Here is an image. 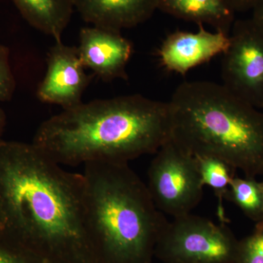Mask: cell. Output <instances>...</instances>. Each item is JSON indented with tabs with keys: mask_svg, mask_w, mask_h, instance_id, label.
Returning <instances> with one entry per match:
<instances>
[{
	"mask_svg": "<svg viewBox=\"0 0 263 263\" xmlns=\"http://www.w3.org/2000/svg\"><path fill=\"white\" fill-rule=\"evenodd\" d=\"M0 235L51 263H100L86 228L83 174L32 143L0 140Z\"/></svg>",
	"mask_w": 263,
	"mask_h": 263,
	"instance_id": "cell-1",
	"label": "cell"
},
{
	"mask_svg": "<svg viewBox=\"0 0 263 263\" xmlns=\"http://www.w3.org/2000/svg\"><path fill=\"white\" fill-rule=\"evenodd\" d=\"M171 139L168 103L141 95L81 103L43 122L32 143L61 165L129 163Z\"/></svg>",
	"mask_w": 263,
	"mask_h": 263,
	"instance_id": "cell-2",
	"label": "cell"
},
{
	"mask_svg": "<svg viewBox=\"0 0 263 263\" xmlns=\"http://www.w3.org/2000/svg\"><path fill=\"white\" fill-rule=\"evenodd\" d=\"M168 103L171 140L194 157H217L263 176V112L212 81H186Z\"/></svg>",
	"mask_w": 263,
	"mask_h": 263,
	"instance_id": "cell-3",
	"label": "cell"
},
{
	"mask_svg": "<svg viewBox=\"0 0 263 263\" xmlns=\"http://www.w3.org/2000/svg\"><path fill=\"white\" fill-rule=\"evenodd\" d=\"M86 228L100 263H152L168 221L128 163L84 164Z\"/></svg>",
	"mask_w": 263,
	"mask_h": 263,
	"instance_id": "cell-4",
	"label": "cell"
},
{
	"mask_svg": "<svg viewBox=\"0 0 263 263\" xmlns=\"http://www.w3.org/2000/svg\"><path fill=\"white\" fill-rule=\"evenodd\" d=\"M238 243L226 223L190 213L168 221L155 255L167 263H235Z\"/></svg>",
	"mask_w": 263,
	"mask_h": 263,
	"instance_id": "cell-5",
	"label": "cell"
},
{
	"mask_svg": "<svg viewBox=\"0 0 263 263\" xmlns=\"http://www.w3.org/2000/svg\"><path fill=\"white\" fill-rule=\"evenodd\" d=\"M155 155L147 187L156 207L174 218L190 214L203 195L196 159L171 139Z\"/></svg>",
	"mask_w": 263,
	"mask_h": 263,
	"instance_id": "cell-6",
	"label": "cell"
},
{
	"mask_svg": "<svg viewBox=\"0 0 263 263\" xmlns=\"http://www.w3.org/2000/svg\"><path fill=\"white\" fill-rule=\"evenodd\" d=\"M222 84L233 95L263 110V32L252 19L235 21L222 54Z\"/></svg>",
	"mask_w": 263,
	"mask_h": 263,
	"instance_id": "cell-7",
	"label": "cell"
},
{
	"mask_svg": "<svg viewBox=\"0 0 263 263\" xmlns=\"http://www.w3.org/2000/svg\"><path fill=\"white\" fill-rule=\"evenodd\" d=\"M84 69L77 47L57 40L48 51L47 71L38 86L37 98L43 103L60 105L63 110L79 105L91 80Z\"/></svg>",
	"mask_w": 263,
	"mask_h": 263,
	"instance_id": "cell-8",
	"label": "cell"
},
{
	"mask_svg": "<svg viewBox=\"0 0 263 263\" xmlns=\"http://www.w3.org/2000/svg\"><path fill=\"white\" fill-rule=\"evenodd\" d=\"M78 53L85 68L104 81H127V66L133 45L121 32L100 27H84L79 34Z\"/></svg>",
	"mask_w": 263,
	"mask_h": 263,
	"instance_id": "cell-9",
	"label": "cell"
},
{
	"mask_svg": "<svg viewBox=\"0 0 263 263\" xmlns=\"http://www.w3.org/2000/svg\"><path fill=\"white\" fill-rule=\"evenodd\" d=\"M197 32L176 31L164 39L158 55L161 65L168 72L184 76L194 68L223 54L230 45V34L209 32L198 25Z\"/></svg>",
	"mask_w": 263,
	"mask_h": 263,
	"instance_id": "cell-10",
	"label": "cell"
},
{
	"mask_svg": "<svg viewBox=\"0 0 263 263\" xmlns=\"http://www.w3.org/2000/svg\"><path fill=\"white\" fill-rule=\"evenodd\" d=\"M74 8L93 27L121 32L152 18L158 0H73Z\"/></svg>",
	"mask_w": 263,
	"mask_h": 263,
	"instance_id": "cell-11",
	"label": "cell"
},
{
	"mask_svg": "<svg viewBox=\"0 0 263 263\" xmlns=\"http://www.w3.org/2000/svg\"><path fill=\"white\" fill-rule=\"evenodd\" d=\"M158 9L186 22L229 34L235 14L223 0H158Z\"/></svg>",
	"mask_w": 263,
	"mask_h": 263,
	"instance_id": "cell-12",
	"label": "cell"
},
{
	"mask_svg": "<svg viewBox=\"0 0 263 263\" xmlns=\"http://www.w3.org/2000/svg\"><path fill=\"white\" fill-rule=\"evenodd\" d=\"M29 25L55 41L61 39L74 10L73 0H12Z\"/></svg>",
	"mask_w": 263,
	"mask_h": 263,
	"instance_id": "cell-13",
	"label": "cell"
},
{
	"mask_svg": "<svg viewBox=\"0 0 263 263\" xmlns=\"http://www.w3.org/2000/svg\"><path fill=\"white\" fill-rule=\"evenodd\" d=\"M197 160V167L200 173V179L204 186H208L214 190L217 197L218 215L221 222L226 223L223 201L230 187L232 180L235 177L236 170L226 161L217 157H195Z\"/></svg>",
	"mask_w": 263,
	"mask_h": 263,
	"instance_id": "cell-14",
	"label": "cell"
},
{
	"mask_svg": "<svg viewBox=\"0 0 263 263\" xmlns=\"http://www.w3.org/2000/svg\"><path fill=\"white\" fill-rule=\"evenodd\" d=\"M226 200L233 202L255 224L263 220V182L257 181L255 177L235 176Z\"/></svg>",
	"mask_w": 263,
	"mask_h": 263,
	"instance_id": "cell-15",
	"label": "cell"
},
{
	"mask_svg": "<svg viewBox=\"0 0 263 263\" xmlns=\"http://www.w3.org/2000/svg\"><path fill=\"white\" fill-rule=\"evenodd\" d=\"M235 263H263V220L256 223L252 234L238 243Z\"/></svg>",
	"mask_w": 263,
	"mask_h": 263,
	"instance_id": "cell-16",
	"label": "cell"
},
{
	"mask_svg": "<svg viewBox=\"0 0 263 263\" xmlns=\"http://www.w3.org/2000/svg\"><path fill=\"white\" fill-rule=\"evenodd\" d=\"M0 263H51L0 235Z\"/></svg>",
	"mask_w": 263,
	"mask_h": 263,
	"instance_id": "cell-17",
	"label": "cell"
},
{
	"mask_svg": "<svg viewBox=\"0 0 263 263\" xmlns=\"http://www.w3.org/2000/svg\"><path fill=\"white\" fill-rule=\"evenodd\" d=\"M16 88L13 70L10 62V51L0 43V101H10Z\"/></svg>",
	"mask_w": 263,
	"mask_h": 263,
	"instance_id": "cell-18",
	"label": "cell"
},
{
	"mask_svg": "<svg viewBox=\"0 0 263 263\" xmlns=\"http://www.w3.org/2000/svg\"><path fill=\"white\" fill-rule=\"evenodd\" d=\"M226 5L236 13H243V12L252 10L257 5L262 3L263 0H223Z\"/></svg>",
	"mask_w": 263,
	"mask_h": 263,
	"instance_id": "cell-19",
	"label": "cell"
},
{
	"mask_svg": "<svg viewBox=\"0 0 263 263\" xmlns=\"http://www.w3.org/2000/svg\"><path fill=\"white\" fill-rule=\"evenodd\" d=\"M252 22L263 32V2L252 10Z\"/></svg>",
	"mask_w": 263,
	"mask_h": 263,
	"instance_id": "cell-20",
	"label": "cell"
},
{
	"mask_svg": "<svg viewBox=\"0 0 263 263\" xmlns=\"http://www.w3.org/2000/svg\"><path fill=\"white\" fill-rule=\"evenodd\" d=\"M5 126H6V115L4 110L0 108V140L4 133Z\"/></svg>",
	"mask_w": 263,
	"mask_h": 263,
	"instance_id": "cell-21",
	"label": "cell"
},
{
	"mask_svg": "<svg viewBox=\"0 0 263 263\" xmlns=\"http://www.w3.org/2000/svg\"><path fill=\"white\" fill-rule=\"evenodd\" d=\"M262 182H263V181H262Z\"/></svg>",
	"mask_w": 263,
	"mask_h": 263,
	"instance_id": "cell-22",
	"label": "cell"
}]
</instances>
